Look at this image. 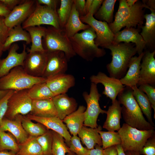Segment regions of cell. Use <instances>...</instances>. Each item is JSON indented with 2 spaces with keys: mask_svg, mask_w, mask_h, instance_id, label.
I'll return each instance as SVG.
<instances>
[{
  "mask_svg": "<svg viewBox=\"0 0 155 155\" xmlns=\"http://www.w3.org/2000/svg\"><path fill=\"white\" fill-rule=\"evenodd\" d=\"M131 87L125 86L118 95V100L122 104L121 113L125 123L142 130H154L155 127L147 121L133 95Z\"/></svg>",
  "mask_w": 155,
  "mask_h": 155,
  "instance_id": "1",
  "label": "cell"
},
{
  "mask_svg": "<svg viewBox=\"0 0 155 155\" xmlns=\"http://www.w3.org/2000/svg\"><path fill=\"white\" fill-rule=\"evenodd\" d=\"M119 4L115 19L111 23L108 24L112 32L115 34L122 28H139L143 26L144 19L145 4L138 0L133 6L129 7L126 0H119Z\"/></svg>",
  "mask_w": 155,
  "mask_h": 155,
  "instance_id": "2",
  "label": "cell"
},
{
  "mask_svg": "<svg viewBox=\"0 0 155 155\" xmlns=\"http://www.w3.org/2000/svg\"><path fill=\"white\" fill-rule=\"evenodd\" d=\"M106 49L111 51V62L106 67L109 77L120 80L126 74L131 58L137 53L135 45L126 42L112 44Z\"/></svg>",
  "mask_w": 155,
  "mask_h": 155,
  "instance_id": "3",
  "label": "cell"
},
{
  "mask_svg": "<svg viewBox=\"0 0 155 155\" xmlns=\"http://www.w3.org/2000/svg\"><path fill=\"white\" fill-rule=\"evenodd\" d=\"M95 32L91 27L69 38L72 48L76 54L87 61L104 56L106 52L95 44Z\"/></svg>",
  "mask_w": 155,
  "mask_h": 155,
  "instance_id": "4",
  "label": "cell"
},
{
  "mask_svg": "<svg viewBox=\"0 0 155 155\" xmlns=\"http://www.w3.org/2000/svg\"><path fill=\"white\" fill-rule=\"evenodd\" d=\"M46 80L43 77L32 76L26 72L22 66H18L0 78V90L28 89L36 84L46 82Z\"/></svg>",
  "mask_w": 155,
  "mask_h": 155,
  "instance_id": "5",
  "label": "cell"
},
{
  "mask_svg": "<svg viewBox=\"0 0 155 155\" xmlns=\"http://www.w3.org/2000/svg\"><path fill=\"white\" fill-rule=\"evenodd\" d=\"M42 44L46 52L56 51L63 52L68 61L76 55L69 39L63 29H57L51 26L48 27L42 38Z\"/></svg>",
  "mask_w": 155,
  "mask_h": 155,
  "instance_id": "6",
  "label": "cell"
},
{
  "mask_svg": "<svg viewBox=\"0 0 155 155\" xmlns=\"http://www.w3.org/2000/svg\"><path fill=\"white\" fill-rule=\"evenodd\" d=\"M117 132L121 139V145L125 152H139L147 140L155 133L154 130H140L125 123L123 124Z\"/></svg>",
  "mask_w": 155,
  "mask_h": 155,
  "instance_id": "7",
  "label": "cell"
},
{
  "mask_svg": "<svg viewBox=\"0 0 155 155\" xmlns=\"http://www.w3.org/2000/svg\"><path fill=\"white\" fill-rule=\"evenodd\" d=\"M82 96L87 104L83 125L96 128L98 126L97 122L99 114H106L107 112L100 106L99 101L101 95L98 92L97 85L91 83L89 93L85 91L82 93Z\"/></svg>",
  "mask_w": 155,
  "mask_h": 155,
  "instance_id": "8",
  "label": "cell"
},
{
  "mask_svg": "<svg viewBox=\"0 0 155 155\" xmlns=\"http://www.w3.org/2000/svg\"><path fill=\"white\" fill-rule=\"evenodd\" d=\"M36 1L35 8L29 16L22 24L23 28L32 26L48 25L60 29L57 11L39 4Z\"/></svg>",
  "mask_w": 155,
  "mask_h": 155,
  "instance_id": "9",
  "label": "cell"
},
{
  "mask_svg": "<svg viewBox=\"0 0 155 155\" xmlns=\"http://www.w3.org/2000/svg\"><path fill=\"white\" fill-rule=\"evenodd\" d=\"M28 89L14 91L8 100L4 117L13 119L18 115H24L31 112L32 100L28 95Z\"/></svg>",
  "mask_w": 155,
  "mask_h": 155,
  "instance_id": "10",
  "label": "cell"
},
{
  "mask_svg": "<svg viewBox=\"0 0 155 155\" xmlns=\"http://www.w3.org/2000/svg\"><path fill=\"white\" fill-rule=\"evenodd\" d=\"M80 18L83 23L89 25L95 31L96 37L94 41L98 46L106 49L108 46L113 44L115 34L107 23L96 19L90 13L80 17Z\"/></svg>",
  "mask_w": 155,
  "mask_h": 155,
  "instance_id": "11",
  "label": "cell"
},
{
  "mask_svg": "<svg viewBox=\"0 0 155 155\" xmlns=\"http://www.w3.org/2000/svg\"><path fill=\"white\" fill-rule=\"evenodd\" d=\"M36 5V0H24L5 18L4 22L6 26L10 29L21 25L33 11Z\"/></svg>",
  "mask_w": 155,
  "mask_h": 155,
  "instance_id": "12",
  "label": "cell"
},
{
  "mask_svg": "<svg viewBox=\"0 0 155 155\" xmlns=\"http://www.w3.org/2000/svg\"><path fill=\"white\" fill-rule=\"evenodd\" d=\"M47 60L42 77L46 79L56 75L65 73L68 61L65 53L61 51L46 52Z\"/></svg>",
  "mask_w": 155,
  "mask_h": 155,
  "instance_id": "13",
  "label": "cell"
},
{
  "mask_svg": "<svg viewBox=\"0 0 155 155\" xmlns=\"http://www.w3.org/2000/svg\"><path fill=\"white\" fill-rule=\"evenodd\" d=\"M47 60V55L45 51L29 52L26 56L22 67L29 75L35 77H42Z\"/></svg>",
  "mask_w": 155,
  "mask_h": 155,
  "instance_id": "14",
  "label": "cell"
},
{
  "mask_svg": "<svg viewBox=\"0 0 155 155\" xmlns=\"http://www.w3.org/2000/svg\"><path fill=\"white\" fill-rule=\"evenodd\" d=\"M91 83L97 85L101 84L104 87L102 94L109 98L113 102L118 94L124 89V86L120 80L108 77L103 72H99L96 75H92L90 78Z\"/></svg>",
  "mask_w": 155,
  "mask_h": 155,
  "instance_id": "15",
  "label": "cell"
},
{
  "mask_svg": "<svg viewBox=\"0 0 155 155\" xmlns=\"http://www.w3.org/2000/svg\"><path fill=\"white\" fill-rule=\"evenodd\" d=\"M19 48L17 43L13 44L6 57L0 60V78L7 74L13 68L18 66H23L27 54L26 44H23V50L21 53L17 52Z\"/></svg>",
  "mask_w": 155,
  "mask_h": 155,
  "instance_id": "16",
  "label": "cell"
},
{
  "mask_svg": "<svg viewBox=\"0 0 155 155\" xmlns=\"http://www.w3.org/2000/svg\"><path fill=\"white\" fill-rule=\"evenodd\" d=\"M26 116L31 120L42 124L48 129H50L61 135L64 138L67 146H69L71 136L63 120L58 117H41L30 113Z\"/></svg>",
  "mask_w": 155,
  "mask_h": 155,
  "instance_id": "17",
  "label": "cell"
},
{
  "mask_svg": "<svg viewBox=\"0 0 155 155\" xmlns=\"http://www.w3.org/2000/svg\"><path fill=\"white\" fill-rule=\"evenodd\" d=\"M155 50H146L142 59L139 80L137 84H148L155 86Z\"/></svg>",
  "mask_w": 155,
  "mask_h": 155,
  "instance_id": "18",
  "label": "cell"
},
{
  "mask_svg": "<svg viewBox=\"0 0 155 155\" xmlns=\"http://www.w3.org/2000/svg\"><path fill=\"white\" fill-rule=\"evenodd\" d=\"M139 29L134 27L125 28L115 34L113 44H117L122 42L127 43L132 42L135 45L137 53L139 55L143 52L146 48V44L139 33Z\"/></svg>",
  "mask_w": 155,
  "mask_h": 155,
  "instance_id": "19",
  "label": "cell"
},
{
  "mask_svg": "<svg viewBox=\"0 0 155 155\" xmlns=\"http://www.w3.org/2000/svg\"><path fill=\"white\" fill-rule=\"evenodd\" d=\"M23 116L18 115L13 119L4 117L0 124V129L10 132L15 138L18 145L25 142L29 137L22 125Z\"/></svg>",
  "mask_w": 155,
  "mask_h": 155,
  "instance_id": "20",
  "label": "cell"
},
{
  "mask_svg": "<svg viewBox=\"0 0 155 155\" xmlns=\"http://www.w3.org/2000/svg\"><path fill=\"white\" fill-rule=\"evenodd\" d=\"M46 83L55 95L66 94L75 84V79L72 75L65 73L59 74L46 80Z\"/></svg>",
  "mask_w": 155,
  "mask_h": 155,
  "instance_id": "21",
  "label": "cell"
},
{
  "mask_svg": "<svg viewBox=\"0 0 155 155\" xmlns=\"http://www.w3.org/2000/svg\"><path fill=\"white\" fill-rule=\"evenodd\" d=\"M52 99L57 117L62 120L77 109L78 103L75 99L69 97L66 93L55 96Z\"/></svg>",
  "mask_w": 155,
  "mask_h": 155,
  "instance_id": "22",
  "label": "cell"
},
{
  "mask_svg": "<svg viewBox=\"0 0 155 155\" xmlns=\"http://www.w3.org/2000/svg\"><path fill=\"white\" fill-rule=\"evenodd\" d=\"M150 14L144 15L146 23L140 28L142 29L141 35L147 47L150 51L155 50V9H150Z\"/></svg>",
  "mask_w": 155,
  "mask_h": 155,
  "instance_id": "23",
  "label": "cell"
},
{
  "mask_svg": "<svg viewBox=\"0 0 155 155\" xmlns=\"http://www.w3.org/2000/svg\"><path fill=\"white\" fill-rule=\"evenodd\" d=\"M144 54L143 52L138 56H133L131 58L128 71L125 76L120 79L123 85L132 87L137 84L139 80L141 62Z\"/></svg>",
  "mask_w": 155,
  "mask_h": 155,
  "instance_id": "24",
  "label": "cell"
},
{
  "mask_svg": "<svg viewBox=\"0 0 155 155\" xmlns=\"http://www.w3.org/2000/svg\"><path fill=\"white\" fill-rule=\"evenodd\" d=\"M122 107L116 99L112 102L107 111V117L103 128L108 131H118L121 128L120 119L121 118Z\"/></svg>",
  "mask_w": 155,
  "mask_h": 155,
  "instance_id": "25",
  "label": "cell"
},
{
  "mask_svg": "<svg viewBox=\"0 0 155 155\" xmlns=\"http://www.w3.org/2000/svg\"><path fill=\"white\" fill-rule=\"evenodd\" d=\"M86 108L83 105L79 106L76 111L66 116L63 120L73 135H77L83 125Z\"/></svg>",
  "mask_w": 155,
  "mask_h": 155,
  "instance_id": "26",
  "label": "cell"
},
{
  "mask_svg": "<svg viewBox=\"0 0 155 155\" xmlns=\"http://www.w3.org/2000/svg\"><path fill=\"white\" fill-rule=\"evenodd\" d=\"M30 113L41 117H57V113L52 98L34 100Z\"/></svg>",
  "mask_w": 155,
  "mask_h": 155,
  "instance_id": "27",
  "label": "cell"
},
{
  "mask_svg": "<svg viewBox=\"0 0 155 155\" xmlns=\"http://www.w3.org/2000/svg\"><path fill=\"white\" fill-rule=\"evenodd\" d=\"M102 129L100 126L96 128H92L83 125L78 135L86 148L92 149L97 145L101 146H102L101 137L98 132V130Z\"/></svg>",
  "mask_w": 155,
  "mask_h": 155,
  "instance_id": "28",
  "label": "cell"
},
{
  "mask_svg": "<svg viewBox=\"0 0 155 155\" xmlns=\"http://www.w3.org/2000/svg\"><path fill=\"white\" fill-rule=\"evenodd\" d=\"M90 27L89 25L82 22L79 13L73 3L69 17L63 28L67 36L69 38L79 31L84 30Z\"/></svg>",
  "mask_w": 155,
  "mask_h": 155,
  "instance_id": "29",
  "label": "cell"
},
{
  "mask_svg": "<svg viewBox=\"0 0 155 155\" xmlns=\"http://www.w3.org/2000/svg\"><path fill=\"white\" fill-rule=\"evenodd\" d=\"M20 41H25L26 45L30 44L31 39L28 32L23 28L21 25L9 29L8 37L3 45V51L9 49L13 44Z\"/></svg>",
  "mask_w": 155,
  "mask_h": 155,
  "instance_id": "30",
  "label": "cell"
},
{
  "mask_svg": "<svg viewBox=\"0 0 155 155\" xmlns=\"http://www.w3.org/2000/svg\"><path fill=\"white\" fill-rule=\"evenodd\" d=\"M46 28L39 26L30 27L25 29L29 33L32 43L30 48H26L28 52L45 51L42 46V39L45 34Z\"/></svg>",
  "mask_w": 155,
  "mask_h": 155,
  "instance_id": "31",
  "label": "cell"
},
{
  "mask_svg": "<svg viewBox=\"0 0 155 155\" xmlns=\"http://www.w3.org/2000/svg\"><path fill=\"white\" fill-rule=\"evenodd\" d=\"M131 88L133 91V95L142 113L146 116L148 121L154 127L152 117V108L147 95L140 90L137 86H133Z\"/></svg>",
  "mask_w": 155,
  "mask_h": 155,
  "instance_id": "32",
  "label": "cell"
},
{
  "mask_svg": "<svg viewBox=\"0 0 155 155\" xmlns=\"http://www.w3.org/2000/svg\"><path fill=\"white\" fill-rule=\"evenodd\" d=\"M19 147L17 155H44L36 137L29 136L25 142L19 145Z\"/></svg>",
  "mask_w": 155,
  "mask_h": 155,
  "instance_id": "33",
  "label": "cell"
},
{
  "mask_svg": "<svg viewBox=\"0 0 155 155\" xmlns=\"http://www.w3.org/2000/svg\"><path fill=\"white\" fill-rule=\"evenodd\" d=\"M116 0H103L101 6L94 14L96 19L108 24L113 22L114 7Z\"/></svg>",
  "mask_w": 155,
  "mask_h": 155,
  "instance_id": "34",
  "label": "cell"
},
{
  "mask_svg": "<svg viewBox=\"0 0 155 155\" xmlns=\"http://www.w3.org/2000/svg\"><path fill=\"white\" fill-rule=\"evenodd\" d=\"M28 92L32 100L52 98L55 96L46 82L34 85L28 89Z\"/></svg>",
  "mask_w": 155,
  "mask_h": 155,
  "instance_id": "35",
  "label": "cell"
},
{
  "mask_svg": "<svg viewBox=\"0 0 155 155\" xmlns=\"http://www.w3.org/2000/svg\"><path fill=\"white\" fill-rule=\"evenodd\" d=\"M22 126L29 136L37 137L46 132L49 129L42 124L34 123L26 116H23Z\"/></svg>",
  "mask_w": 155,
  "mask_h": 155,
  "instance_id": "36",
  "label": "cell"
},
{
  "mask_svg": "<svg viewBox=\"0 0 155 155\" xmlns=\"http://www.w3.org/2000/svg\"><path fill=\"white\" fill-rule=\"evenodd\" d=\"M52 131L53 142L52 155H66L70 151L63 137L57 133Z\"/></svg>",
  "mask_w": 155,
  "mask_h": 155,
  "instance_id": "37",
  "label": "cell"
},
{
  "mask_svg": "<svg viewBox=\"0 0 155 155\" xmlns=\"http://www.w3.org/2000/svg\"><path fill=\"white\" fill-rule=\"evenodd\" d=\"M12 135L0 129V151L8 150L16 154L18 152L19 145Z\"/></svg>",
  "mask_w": 155,
  "mask_h": 155,
  "instance_id": "38",
  "label": "cell"
},
{
  "mask_svg": "<svg viewBox=\"0 0 155 155\" xmlns=\"http://www.w3.org/2000/svg\"><path fill=\"white\" fill-rule=\"evenodd\" d=\"M59 8L57 11L61 29H63L70 15L73 0H61Z\"/></svg>",
  "mask_w": 155,
  "mask_h": 155,
  "instance_id": "39",
  "label": "cell"
},
{
  "mask_svg": "<svg viewBox=\"0 0 155 155\" xmlns=\"http://www.w3.org/2000/svg\"><path fill=\"white\" fill-rule=\"evenodd\" d=\"M98 132L101 137L103 150L113 146L121 144V139L118 132L104 131L99 130Z\"/></svg>",
  "mask_w": 155,
  "mask_h": 155,
  "instance_id": "40",
  "label": "cell"
},
{
  "mask_svg": "<svg viewBox=\"0 0 155 155\" xmlns=\"http://www.w3.org/2000/svg\"><path fill=\"white\" fill-rule=\"evenodd\" d=\"M44 155H52L51 153L53 135L51 130H48L43 134L36 137Z\"/></svg>",
  "mask_w": 155,
  "mask_h": 155,
  "instance_id": "41",
  "label": "cell"
},
{
  "mask_svg": "<svg viewBox=\"0 0 155 155\" xmlns=\"http://www.w3.org/2000/svg\"><path fill=\"white\" fill-rule=\"evenodd\" d=\"M80 140L77 135H73L68 147L70 151L76 155H85L87 149L82 146Z\"/></svg>",
  "mask_w": 155,
  "mask_h": 155,
  "instance_id": "42",
  "label": "cell"
},
{
  "mask_svg": "<svg viewBox=\"0 0 155 155\" xmlns=\"http://www.w3.org/2000/svg\"><path fill=\"white\" fill-rule=\"evenodd\" d=\"M155 86L148 84H143L140 86V90L146 94L150 102L151 106L154 111V118L155 119Z\"/></svg>",
  "mask_w": 155,
  "mask_h": 155,
  "instance_id": "43",
  "label": "cell"
},
{
  "mask_svg": "<svg viewBox=\"0 0 155 155\" xmlns=\"http://www.w3.org/2000/svg\"><path fill=\"white\" fill-rule=\"evenodd\" d=\"M139 152L140 154L155 155V133L147 140Z\"/></svg>",
  "mask_w": 155,
  "mask_h": 155,
  "instance_id": "44",
  "label": "cell"
},
{
  "mask_svg": "<svg viewBox=\"0 0 155 155\" xmlns=\"http://www.w3.org/2000/svg\"><path fill=\"white\" fill-rule=\"evenodd\" d=\"M14 91L9 90L7 94L0 100V124L5 116L7 110L8 100Z\"/></svg>",
  "mask_w": 155,
  "mask_h": 155,
  "instance_id": "45",
  "label": "cell"
},
{
  "mask_svg": "<svg viewBox=\"0 0 155 155\" xmlns=\"http://www.w3.org/2000/svg\"><path fill=\"white\" fill-rule=\"evenodd\" d=\"M4 19V17H0V43L3 44L8 37L9 30L5 24Z\"/></svg>",
  "mask_w": 155,
  "mask_h": 155,
  "instance_id": "46",
  "label": "cell"
},
{
  "mask_svg": "<svg viewBox=\"0 0 155 155\" xmlns=\"http://www.w3.org/2000/svg\"><path fill=\"white\" fill-rule=\"evenodd\" d=\"M24 1V0H0V2L11 11L16 6L23 2Z\"/></svg>",
  "mask_w": 155,
  "mask_h": 155,
  "instance_id": "47",
  "label": "cell"
},
{
  "mask_svg": "<svg viewBox=\"0 0 155 155\" xmlns=\"http://www.w3.org/2000/svg\"><path fill=\"white\" fill-rule=\"evenodd\" d=\"M37 2L39 4L45 5L53 10H56V7L59 0H37Z\"/></svg>",
  "mask_w": 155,
  "mask_h": 155,
  "instance_id": "48",
  "label": "cell"
},
{
  "mask_svg": "<svg viewBox=\"0 0 155 155\" xmlns=\"http://www.w3.org/2000/svg\"><path fill=\"white\" fill-rule=\"evenodd\" d=\"M86 1L85 0H73V3L80 17L84 16Z\"/></svg>",
  "mask_w": 155,
  "mask_h": 155,
  "instance_id": "49",
  "label": "cell"
},
{
  "mask_svg": "<svg viewBox=\"0 0 155 155\" xmlns=\"http://www.w3.org/2000/svg\"><path fill=\"white\" fill-rule=\"evenodd\" d=\"M103 1V0H93L89 13L94 16L100 7Z\"/></svg>",
  "mask_w": 155,
  "mask_h": 155,
  "instance_id": "50",
  "label": "cell"
},
{
  "mask_svg": "<svg viewBox=\"0 0 155 155\" xmlns=\"http://www.w3.org/2000/svg\"><path fill=\"white\" fill-rule=\"evenodd\" d=\"M95 148L87 149L85 155H103V149L101 146L96 145Z\"/></svg>",
  "mask_w": 155,
  "mask_h": 155,
  "instance_id": "51",
  "label": "cell"
},
{
  "mask_svg": "<svg viewBox=\"0 0 155 155\" xmlns=\"http://www.w3.org/2000/svg\"><path fill=\"white\" fill-rule=\"evenodd\" d=\"M103 155H117L116 145L103 150Z\"/></svg>",
  "mask_w": 155,
  "mask_h": 155,
  "instance_id": "52",
  "label": "cell"
},
{
  "mask_svg": "<svg viewBox=\"0 0 155 155\" xmlns=\"http://www.w3.org/2000/svg\"><path fill=\"white\" fill-rule=\"evenodd\" d=\"M11 11L8 10L0 2V17L5 18L9 14Z\"/></svg>",
  "mask_w": 155,
  "mask_h": 155,
  "instance_id": "53",
  "label": "cell"
},
{
  "mask_svg": "<svg viewBox=\"0 0 155 155\" xmlns=\"http://www.w3.org/2000/svg\"><path fill=\"white\" fill-rule=\"evenodd\" d=\"M142 2L145 4L146 8L155 9V1L154 0H142Z\"/></svg>",
  "mask_w": 155,
  "mask_h": 155,
  "instance_id": "54",
  "label": "cell"
},
{
  "mask_svg": "<svg viewBox=\"0 0 155 155\" xmlns=\"http://www.w3.org/2000/svg\"><path fill=\"white\" fill-rule=\"evenodd\" d=\"M93 0H87L86 1L84 11V16L88 13L91 7Z\"/></svg>",
  "mask_w": 155,
  "mask_h": 155,
  "instance_id": "55",
  "label": "cell"
},
{
  "mask_svg": "<svg viewBox=\"0 0 155 155\" xmlns=\"http://www.w3.org/2000/svg\"><path fill=\"white\" fill-rule=\"evenodd\" d=\"M117 155H126L121 144L116 145Z\"/></svg>",
  "mask_w": 155,
  "mask_h": 155,
  "instance_id": "56",
  "label": "cell"
},
{
  "mask_svg": "<svg viewBox=\"0 0 155 155\" xmlns=\"http://www.w3.org/2000/svg\"><path fill=\"white\" fill-rule=\"evenodd\" d=\"M0 155H17L16 153L11 152H8L7 150H4L0 151Z\"/></svg>",
  "mask_w": 155,
  "mask_h": 155,
  "instance_id": "57",
  "label": "cell"
},
{
  "mask_svg": "<svg viewBox=\"0 0 155 155\" xmlns=\"http://www.w3.org/2000/svg\"><path fill=\"white\" fill-rule=\"evenodd\" d=\"M137 1V0H127L126 2L127 6L130 7L134 5Z\"/></svg>",
  "mask_w": 155,
  "mask_h": 155,
  "instance_id": "58",
  "label": "cell"
},
{
  "mask_svg": "<svg viewBox=\"0 0 155 155\" xmlns=\"http://www.w3.org/2000/svg\"><path fill=\"white\" fill-rule=\"evenodd\" d=\"M9 90H0V100L5 96Z\"/></svg>",
  "mask_w": 155,
  "mask_h": 155,
  "instance_id": "59",
  "label": "cell"
},
{
  "mask_svg": "<svg viewBox=\"0 0 155 155\" xmlns=\"http://www.w3.org/2000/svg\"><path fill=\"white\" fill-rule=\"evenodd\" d=\"M126 155H140L139 152H136L134 151H127Z\"/></svg>",
  "mask_w": 155,
  "mask_h": 155,
  "instance_id": "60",
  "label": "cell"
},
{
  "mask_svg": "<svg viewBox=\"0 0 155 155\" xmlns=\"http://www.w3.org/2000/svg\"><path fill=\"white\" fill-rule=\"evenodd\" d=\"M3 44L0 43V60L3 51Z\"/></svg>",
  "mask_w": 155,
  "mask_h": 155,
  "instance_id": "61",
  "label": "cell"
},
{
  "mask_svg": "<svg viewBox=\"0 0 155 155\" xmlns=\"http://www.w3.org/2000/svg\"><path fill=\"white\" fill-rule=\"evenodd\" d=\"M67 155H76L74 153L70 151L67 154Z\"/></svg>",
  "mask_w": 155,
  "mask_h": 155,
  "instance_id": "62",
  "label": "cell"
}]
</instances>
